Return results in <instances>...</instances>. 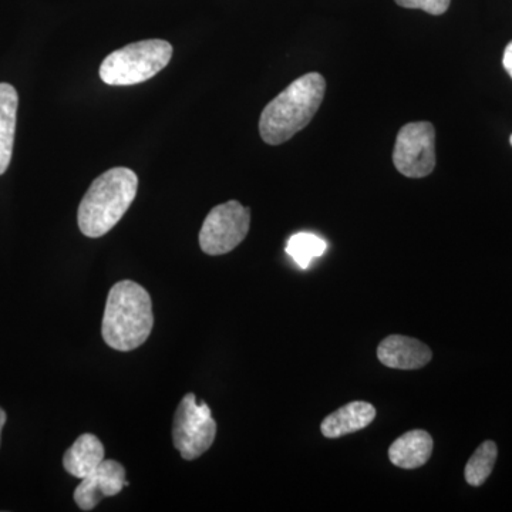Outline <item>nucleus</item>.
<instances>
[{
  "mask_svg": "<svg viewBox=\"0 0 512 512\" xmlns=\"http://www.w3.org/2000/svg\"><path fill=\"white\" fill-rule=\"evenodd\" d=\"M328 249L325 239L311 232H298L289 238L286 244V254L291 256L299 268L308 269L315 258L325 254Z\"/></svg>",
  "mask_w": 512,
  "mask_h": 512,
  "instance_id": "obj_14",
  "label": "nucleus"
},
{
  "mask_svg": "<svg viewBox=\"0 0 512 512\" xmlns=\"http://www.w3.org/2000/svg\"><path fill=\"white\" fill-rule=\"evenodd\" d=\"M6 419H8V416H6L5 410L0 409V434H2L3 427H5Z\"/></svg>",
  "mask_w": 512,
  "mask_h": 512,
  "instance_id": "obj_18",
  "label": "nucleus"
},
{
  "mask_svg": "<svg viewBox=\"0 0 512 512\" xmlns=\"http://www.w3.org/2000/svg\"><path fill=\"white\" fill-rule=\"evenodd\" d=\"M217 436V423L207 403H197L194 393L178 404L173 423V441L184 460L192 461L210 450Z\"/></svg>",
  "mask_w": 512,
  "mask_h": 512,
  "instance_id": "obj_5",
  "label": "nucleus"
},
{
  "mask_svg": "<svg viewBox=\"0 0 512 512\" xmlns=\"http://www.w3.org/2000/svg\"><path fill=\"white\" fill-rule=\"evenodd\" d=\"M497 456V444L491 440L484 441L468 460L466 471H464L467 483L473 487H481L493 473Z\"/></svg>",
  "mask_w": 512,
  "mask_h": 512,
  "instance_id": "obj_15",
  "label": "nucleus"
},
{
  "mask_svg": "<svg viewBox=\"0 0 512 512\" xmlns=\"http://www.w3.org/2000/svg\"><path fill=\"white\" fill-rule=\"evenodd\" d=\"M153 326L150 293L136 282H117L110 289L104 309L101 323L104 342L119 352H131L147 342Z\"/></svg>",
  "mask_w": 512,
  "mask_h": 512,
  "instance_id": "obj_2",
  "label": "nucleus"
},
{
  "mask_svg": "<svg viewBox=\"0 0 512 512\" xmlns=\"http://www.w3.org/2000/svg\"><path fill=\"white\" fill-rule=\"evenodd\" d=\"M126 470L116 460H103L92 474L83 478L74 491L80 510L92 511L104 498L114 497L127 487Z\"/></svg>",
  "mask_w": 512,
  "mask_h": 512,
  "instance_id": "obj_8",
  "label": "nucleus"
},
{
  "mask_svg": "<svg viewBox=\"0 0 512 512\" xmlns=\"http://www.w3.org/2000/svg\"><path fill=\"white\" fill-rule=\"evenodd\" d=\"M377 357L390 369L416 370L430 362L433 353L420 340L402 335L387 336L377 349Z\"/></svg>",
  "mask_w": 512,
  "mask_h": 512,
  "instance_id": "obj_9",
  "label": "nucleus"
},
{
  "mask_svg": "<svg viewBox=\"0 0 512 512\" xmlns=\"http://www.w3.org/2000/svg\"><path fill=\"white\" fill-rule=\"evenodd\" d=\"M173 46L161 39L141 40L121 47L103 60L100 77L109 86L147 82L167 67Z\"/></svg>",
  "mask_w": 512,
  "mask_h": 512,
  "instance_id": "obj_4",
  "label": "nucleus"
},
{
  "mask_svg": "<svg viewBox=\"0 0 512 512\" xmlns=\"http://www.w3.org/2000/svg\"><path fill=\"white\" fill-rule=\"evenodd\" d=\"M397 5L406 9H421L430 15H444L450 8L451 0H394Z\"/></svg>",
  "mask_w": 512,
  "mask_h": 512,
  "instance_id": "obj_16",
  "label": "nucleus"
},
{
  "mask_svg": "<svg viewBox=\"0 0 512 512\" xmlns=\"http://www.w3.org/2000/svg\"><path fill=\"white\" fill-rule=\"evenodd\" d=\"M503 66L512 79V42L508 43L507 47H505Z\"/></svg>",
  "mask_w": 512,
  "mask_h": 512,
  "instance_id": "obj_17",
  "label": "nucleus"
},
{
  "mask_svg": "<svg viewBox=\"0 0 512 512\" xmlns=\"http://www.w3.org/2000/svg\"><path fill=\"white\" fill-rule=\"evenodd\" d=\"M251 212L238 201L212 208L200 231L202 252L211 256L228 254L247 238Z\"/></svg>",
  "mask_w": 512,
  "mask_h": 512,
  "instance_id": "obj_6",
  "label": "nucleus"
},
{
  "mask_svg": "<svg viewBox=\"0 0 512 512\" xmlns=\"http://www.w3.org/2000/svg\"><path fill=\"white\" fill-rule=\"evenodd\" d=\"M436 130L431 123L420 121L402 127L393 150V163L404 177L424 178L436 167L434 151Z\"/></svg>",
  "mask_w": 512,
  "mask_h": 512,
  "instance_id": "obj_7",
  "label": "nucleus"
},
{
  "mask_svg": "<svg viewBox=\"0 0 512 512\" xmlns=\"http://www.w3.org/2000/svg\"><path fill=\"white\" fill-rule=\"evenodd\" d=\"M326 80L308 73L289 84L262 111L259 134L269 146H279L311 123L325 99Z\"/></svg>",
  "mask_w": 512,
  "mask_h": 512,
  "instance_id": "obj_1",
  "label": "nucleus"
},
{
  "mask_svg": "<svg viewBox=\"0 0 512 512\" xmlns=\"http://www.w3.org/2000/svg\"><path fill=\"white\" fill-rule=\"evenodd\" d=\"M433 448V437L427 431H409L390 446V461L396 467L414 470L423 467L430 460Z\"/></svg>",
  "mask_w": 512,
  "mask_h": 512,
  "instance_id": "obj_11",
  "label": "nucleus"
},
{
  "mask_svg": "<svg viewBox=\"0 0 512 512\" xmlns=\"http://www.w3.org/2000/svg\"><path fill=\"white\" fill-rule=\"evenodd\" d=\"M137 174L126 167L111 168L93 181L77 211L83 235L100 238L119 224L136 200Z\"/></svg>",
  "mask_w": 512,
  "mask_h": 512,
  "instance_id": "obj_3",
  "label": "nucleus"
},
{
  "mask_svg": "<svg viewBox=\"0 0 512 512\" xmlns=\"http://www.w3.org/2000/svg\"><path fill=\"white\" fill-rule=\"evenodd\" d=\"M18 106L19 96L15 87L0 83V175L6 173L12 160Z\"/></svg>",
  "mask_w": 512,
  "mask_h": 512,
  "instance_id": "obj_13",
  "label": "nucleus"
},
{
  "mask_svg": "<svg viewBox=\"0 0 512 512\" xmlns=\"http://www.w3.org/2000/svg\"><path fill=\"white\" fill-rule=\"evenodd\" d=\"M104 446L94 434H82L72 447L67 448L63 467L70 476L83 480L103 463Z\"/></svg>",
  "mask_w": 512,
  "mask_h": 512,
  "instance_id": "obj_12",
  "label": "nucleus"
},
{
  "mask_svg": "<svg viewBox=\"0 0 512 512\" xmlns=\"http://www.w3.org/2000/svg\"><path fill=\"white\" fill-rule=\"evenodd\" d=\"M376 417V409L370 403L352 402L340 407L322 421V434L328 439H339L346 434L366 429Z\"/></svg>",
  "mask_w": 512,
  "mask_h": 512,
  "instance_id": "obj_10",
  "label": "nucleus"
},
{
  "mask_svg": "<svg viewBox=\"0 0 512 512\" xmlns=\"http://www.w3.org/2000/svg\"><path fill=\"white\" fill-rule=\"evenodd\" d=\"M510 143H511V146H512V136H511V138H510Z\"/></svg>",
  "mask_w": 512,
  "mask_h": 512,
  "instance_id": "obj_19",
  "label": "nucleus"
}]
</instances>
